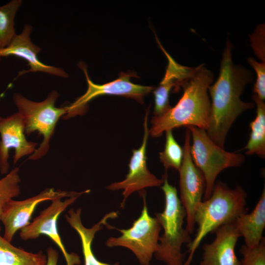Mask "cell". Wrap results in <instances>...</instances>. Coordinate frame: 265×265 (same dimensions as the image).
Returning <instances> with one entry per match:
<instances>
[{
    "label": "cell",
    "mask_w": 265,
    "mask_h": 265,
    "mask_svg": "<svg viewBox=\"0 0 265 265\" xmlns=\"http://www.w3.org/2000/svg\"><path fill=\"white\" fill-rule=\"evenodd\" d=\"M233 45L228 40L216 81L209 87L211 98V116L206 131L215 144L224 148L227 135L237 118L254 107V104L240 98L246 85L252 81V74L232 60Z\"/></svg>",
    "instance_id": "6da1fadb"
},
{
    "label": "cell",
    "mask_w": 265,
    "mask_h": 265,
    "mask_svg": "<svg viewBox=\"0 0 265 265\" xmlns=\"http://www.w3.org/2000/svg\"><path fill=\"white\" fill-rule=\"evenodd\" d=\"M213 79L212 73L203 64L194 70L182 86L183 94L177 104L160 116H154L149 134L162 135L168 130L182 126H194L207 130L211 116V101L208 89Z\"/></svg>",
    "instance_id": "7a4b0ae2"
},
{
    "label": "cell",
    "mask_w": 265,
    "mask_h": 265,
    "mask_svg": "<svg viewBox=\"0 0 265 265\" xmlns=\"http://www.w3.org/2000/svg\"><path fill=\"white\" fill-rule=\"evenodd\" d=\"M246 191L239 186L232 189L221 181L215 182L210 197L195 208L194 219L198 228L194 238L187 245L189 255L184 265H190L196 249L208 234L246 212Z\"/></svg>",
    "instance_id": "3957f363"
},
{
    "label": "cell",
    "mask_w": 265,
    "mask_h": 265,
    "mask_svg": "<svg viewBox=\"0 0 265 265\" xmlns=\"http://www.w3.org/2000/svg\"><path fill=\"white\" fill-rule=\"evenodd\" d=\"M162 190L165 197L164 208L161 212L155 213L163 232L160 236L156 259L166 265H184L186 253L182 252V245L189 244L190 235L184 227L186 212L178 195L176 187L171 185L165 173L163 176Z\"/></svg>",
    "instance_id": "277c9868"
},
{
    "label": "cell",
    "mask_w": 265,
    "mask_h": 265,
    "mask_svg": "<svg viewBox=\"0 0 265 265\" xmlns=\"http://www.w3.org/2000/svg\"><path fill=\"white\" fill-rule=\"evenodd\" d=\"M59 94L56 90H52L41 102L31 101L18 93L13 96L18 112L24 123L25 133L29 135L36 131L43 136L40 146L29 156L28 159L37 160L47 154L56 124L60 118L67 113L66 106L57 107L55 106Z\"/></svg>",
    "instance_id": "5b68a950"
},
{
    "label": "cell",
    "mask_w": 265,
    "mask_h": 265,
    "mask_svg": "<svg viewBox=\"0 0 265 265\" xmlns=\"http://www.w3.org/2000/svg\"><path fill=\"white\" fill-rule=\"evenodd\" d=\"M186 128L192 140L190 147L191 158L205 180L203 196L206 200L212 194L218 174L226 168L239 166L245 158L241 154L225 151L212 140L206 130L192 126Z\"/></svg>",
    "instance_id": "8992f818"
},
{
    "label": "cell",
    "mask_w": 265,
    "mask_h": 265,
    "mask_svg": "<svg viewBox=\"0 0 265 265\" xmlns=\"http://www.w3.org/2000/svg\"><path fill=\"white\" fill-rule=\"evenodd\" d=\"M139 192L143 202L140 216L127 229L110 226L109 228L115 229L121 235L109 238L106 242V245L109 248L116 246L127 248L134 254L141 265H150L158 248L161 227L158 219L149 214L145 193L142 191Z\"/></svg>",
    "instance_id": "52a82bcc"
},
{
    "label": "cell",
    "mask_w": 265,
    "mask_h": 265,
    "mask_svg": "<svg viewBox=\"0 0 265 265\" xmlns=\"http://www.w3.org/2000/svg\"><path fill=\"white\" fill-rule=\"evenodd\" d=\"M79 66L85 75L87 89L83 95L77 98L73 103L66 106L67 113L63 116L64 119L83 114L87 109L88 103L101 95L121 96L133 99L138 103L143 104L144 97L154 89L153 86L132 83L130 80L131 78L136 77V74L132 72L121 73L117 79L107 83L97 84L89 78L85 65L80 62Z\"/></svg>",
    "instance_id": "ba28073f"
},
{
    "label": "cell",
    "mask_w": 265,
    "mask_h": 265,
    "mask_svg": "<svg viewBox=\"0 0 265 265\" xmlns=\"http://www.w3.org/2000/svg\"><path fill=\"white\" fill-rule=\"evenodd\" d=\"M191 133L187 128L186 131L184 155L179 170L180 179V200L186 212V229L191 235L194 230V211L196 205L202 201L206 183L204 175L196 166L191 156L190 147Z\"/></svg>",
    "instance_id": "9c48e42d"
},
{
    "label": "cell",
    "mask_w": 265,
    "mask_h": 265,
    "mask_svg": "<svg viewBox=\"0 0 265 265\" xmlns=\"http://www.w3.org/2000/svg\"><path fill=\"white\" fill-rule=\"evenodd\" d=\"M89 192L90 190L68 192L48 188L37 195L23 200H9L4 206L0 216V221L4 228L3 238L11 242L15 233L30 223L31 216L40 203L56 198L80 196Z\"/></svg>",
    "instance_id": "30bf717a"
},
{
    "label": "cell",
    "mask_w": 265,
    "mask_h": 265,
    "mask_svg": "<svg viewBox=\"0 0 265 265\" xmlns=\"http://www.w3.org/2000/svg\"><path fill=\"white\" fill-rule=\"evenodd\" d=\"M80 196L68 197L63 201L61 198L52 200L51 205L40 212L32 222L20 230L19 236L23 240L34 239L40 235L49 237L58 246L65 259L67 265L80 264V257L76 253H69L65 249L57 229V220L60 214Z\"/></svg>",
    "instance_id": "8fae6325"
},
{
    "label": "cell",
    "mask_w": 265,
    "mask_h": 265,
    "mask_svg": "<svg viewBox=\"0 0 265 265\" xmlns=\"http://www.w3.org/2000/svg\"><path fill=\"white\" fill-rule=\"evenodd\" d=\"M149 109L146 111L144 121V135L141 146L132 150L129 164V172L126 178L118 182L111 183L106 188L111 191L123 190V199L121 207L123 208L128 197L132 193L139 192L149 187L159 186L163 184V179H159L151 173L147 167L146 147L149 134L148 127Z\"/></svg>",
    "instance_id": "7c38bea8"
},
{
    "label": "cell",
    "mask_w": 265,
    "mask_h": 265,
    "mask_svg": "<svg viewBox=\"0 0 265 265\" xmlns=\"http://www.w3.org/2000/svg\"><path fill=\"white\" fill-rule=\"evenodd\" d=\"M0 172L7 174L9 169V152L15 149L13 163L36 151L37 143L26 140L23 118L17 112L7 117L0 115Z\"/></svg>",
    "instance_id": "4fadbf2b"
},
{
    "label": "cell",
    "mask_w": 265,
    "mask_h": 265,
    "mask_svg": "<svg viewBox=\"0 0 265 265\" xmlns=\"http://www.w3.org/2000/svg\"><path fill=\"white\" fill-rule=\"evenodd\" d=\"M32 31L31 25L24 26L22 32L16 34L8 46L0 50L1 57L14 55L27 61L30 69L19 73L18 77L28 73L40 72L61 78H67L68 74L62 69L42 63L38 57L41 48L31 41Z\"/></svg>",
    "instance_id": "5bb4252c"
},
{
    "label": "cell",
    "mask_w": 265,
    "mask_h": 265,
    "mask_svg": "<svg viewBox=\"0 0 265 265\" xmlns=\"http://www.w3.org/2000/svg\"><path fill=\"white\" fill-rule=\"evenodd\" d=\"M212 242L203 245L200 265H240L235 247L240 237L234 221L223 225L214 232Z\"/></svg>",
    "instance_id": "9a60e30c"
},
{
    "label": "cell",
    "mask_w": 265,
    "mask_h": 265,
    "mask_svg": "<svg viewBox=\"0 0 265 265\" xmlns=\"http://www.w3.org/2000/svg\"><path fill=\"white\" fill-rule=\"evenodd\" d=\"M118 212H111L106 213L98 223L91 228H86L81 219V209L76 210L71 209L65 218L71 226L78 234L81 241L84 265H119V263L110 264L100 261L95 256L92 249V243L96 234L104 226L108 227L107 221L118 216Z\"/></svg>",
    "instance_id": "2e32d148"
},
{
    "label": "cell",
    "mask_w": 265,
    "mask_h": 265,
    "mask_svg": "<svg viewBox=\"0 0 265 265\" xmlns=\"http://www.w3.org/2000/svg\"><path fill=\"white\" fill-rule=\"evenodd\" d=\"M240 235L244 238L245 245L252 248L259 245L262 239L265 228V188L253 211L241 214L235 221Z\"/></svg>",
    "instance_id": "e0dca14e"
},
{
    "label": "cell",
    "mask_w": 265,
    "mask_h": 265,
    "mask_svg": "<svg viewBox=\"0 0 265 265\" xmlns=\"http://www.w3.org/2000/svg\"><path fill=\"white\" fill-rule=\"evenodd\" d=\"M252 100L256 105V116L250 123L251 133L244 149L246 155L265 157V104L255 94Z\"/></svg>",
    "instance_id": "ac0fdd59"
},
{
    "label": "cell",
    "mask_w": 265,
    "mask_h": 265,
    "mask_svg": "<svg viewBox=\"0 0 265 265\" xmlns=\"http://www.w3.org/2000/svg\"><path fill=\"white\" fill-rule=\"evenodd\" d=\"M47 257L42 251L37 253L17 248L0 236V265H46Z\"/></svg>",
    "instance_id": "d6986e66"
},
{
    "label": "cell",
    "mask_w": 265,
    "mask_h": 265,
    "mask_svg": "<svg viewBox=\"0 0 265 265\" xmlns=\"http://www.w3.org/2000/svg\"><path fill=\"white\" fill-rule=\"evenodd\" d=\"M157 41L168 59L165 73L160 85L170 90L174 88V91L178 92L192 74L194 67H186L178 63L164 50L158 39Z\"/></svg>",
    "instance_id": "ffe728a7"
},
{
    "label": "cell",
    "mask_w": 265,
    "mask_h": 265,
    "mask_svg": "<svg viewBox=\"0 0 265 265\" xmlns=\"http://www.w3.org/2000/svg\"><path fill=\"white\" fill-rule=\"evenodd\" d=\"M22 3L21 0H12L0 6V50L8 46L17 34L15 18Z\"/></svg>",
    "instance_id": "44dd1931"
},
{
    "label": "cell",
    "mask_w": 265,
    "mask_h": 265,
    "mask_svg": "<svg viewBox=\"0 0 265 265\" xmlns=\"http://www.w3.org/2000/svg\"><path fill=\"white\" fill-rule=\"evenodd\" d=\"M166 132V140L163 151L159 153V159L166 171L174 168L179 171L182 164L184 151L175 140L172 130Z\"/></svg>",
    "instance_id": "7402d4cb"
},
{
    "label": "cell",
    "mask_w": 265,
    "mask_h": 265,
    "mask_svg": "<svg viewBox=\"0 0 265 265\" xmlns=\"http://www.w3.org/2000/svg\"><path fill=\"white\" fill-rule=\"evenodd\" d=\"M19 170V167H15L5 176L0 179V222L1 214L5 205L20 193L19 184L21 179Z\"/></svg>",
    "instance_id": "603a6c76"
},
{
    "label": "cell",
    "mask_w": 265,
    "mask_h": 265,
    "mask_svg": "<svg viewBox=\"0 0 265 265\" xmlns=\"http://www.w3.org/2000/svg\"><path fill=\"white\" fill-rule=\"evenodd\" d=\"M239 253L242 258L240 265H265V239L256 246L249 248L242 245Z\"/></svg>",
    "instance_id": "cb8c5ba5"
},
{
    "label": "cell",
    "mask_w": 265,
    "mask_h": 265,
    "mask_svg": "<svg viewBox=\"0 0 265 265\" xmlns=\"http://www.w3.org/2000/svg\"><path fill=\"white\" fill-rule=\"evenodd\" d=\"M249 64L253 67L257 74L256 81L253 91L254 94L261 100L265 99V61L258 62L253 57L247 59Z\"/></svg>",
    "instance_id": "d4e9b609"
},
{
    "label": "cell",
    "mask_w": 265,
    "mask_h": 265,
    "mask_svg": "<svg viewBox=\"0 0 265 265\" xmlns=\"http://www.w3.org/2000/svg\"><path fill=\"white\" fill-rule=\"evenodd\" d=\"M265 26H259L251 36V42L255 53L262 61H265L264 35Z\"/></svg>",
    "instance_id": "484cf974"
},
{
    "label": "cell",
    "mask_w": 265,
    "mask_h": 265,
    "mask_svg": "<svg viewBox=\"0 0 265 265\" xmlns=\"http://www.w3.org/2000/svg\"><path fill=\"white\" fill-rule=\"evenodd\" d=\"M58 252L50 247L47 250V262L46 265H57L58 259Z\"/></svg>",
    "instance_id": "4316f807"
}]
</instances>
